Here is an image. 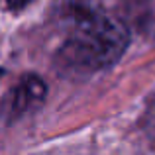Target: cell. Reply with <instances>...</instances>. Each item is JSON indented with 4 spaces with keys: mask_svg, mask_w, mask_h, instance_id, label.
I'll return each instance as SVG.
<instances>
[{
    "mask_svg": "<svg viewBox=\"0 0 155 155\" xmlns=\"http://www.w3.org/2000/svg\"><path fill=\"white\" fill-rule=\"evenodd\" d=\"M45 98V84L39 77L28 75L20 81L12 96V114L24 116V114L35 110Z\"/></svg>",
    "mask_w": 155,
    "mask_h": 155,
    "instance_id": "obj_2",
    "label": "cell"
},
{
    "mask_svg": "<svg viewBox=\"0 0 155 155\" xmlns=\"http://www.w3.org/2000/svg\"><path fill=\"white\" fill-rule=\"evenodd\" d=\"M102 0H55V20L63 30L75 26L77 22L102 12Z\"/></svg>",
    "mask_w": 155,
    "mask_h": 155,
    "instance_id": "obj_3",
    "label": "cell"
},
{
    "mask_svg": "<svg viewBox=\"0 0 155 155\" xmlns=\"http://www.w3.org/2000/svg\"><path fill=\"white\" fill-rule=\"evenodd\" d=\"M59 63L75 73H92L114 65L130 43L128 30L102 10L67 28Z\"/></svg>",
    "mask_w": 155,
    "mask_h": 155,
    "instance_id": "obj_1",
    "label": "cell"
},
{
    "mask_svg": "<svg viewBox=\"0 0 155 155\" xmlns=\"http://www.w3.org/2000/svg\"><path fill=\"white\" fill-rule=\"evenodd\" d=\"M6 2H8V8H10V10L18 12V10H24V8H26L28 4H31L34 0H6Z\"/></svg>",
    "mask_w": 155,
    "mask_h": 155,
    "instance_id": "obj_4",
    "label": "cell"
}]
</instances>
